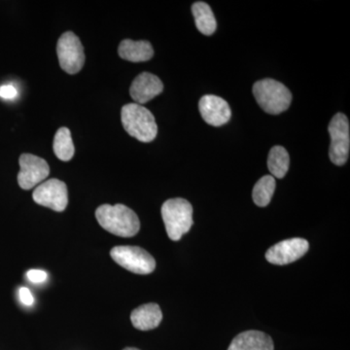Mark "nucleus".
Wrapping results in <instances>:
<instances>
[{
    "label": "nucleus",
    "instance_id": "obj_1",
    "mask_svg": "<svg viewBox=\"0 0 350 350\" xmlns=\"http://www.w3.org/2000/svg\"><path fill=\"white\" fill-rule=\"evenodd\" d=\"M96 218L105 231L121 238H133L139 232L137 214L124 204H103L96 209Z\"/></svg>",
    "mask_w": 350,
    "mask_h": 350
},
{
    "label": "nucleus",
    "instance_id": "obj_2",
    "mask_svg": "<svg viewBox=\"0 0 350 350\" xmlns=\"http://www.w3.org/2000/svg\"><path fill=\"white\" fill-rule=\"evenodd\" d=\"M121 120L124 129L131 137L139 142H151L158 133L155 117L144 105L129 103L121 110Z\"/></svg>",
    "mask_w": 350,
    "mask_h": 350
},
{
    "label": "nucleus",
    "instance_id": "obj_3",
    "mask_svg": "<svg viewBox=\"0 0 350 350\" xmlns=\"http://www.w3.org/2000/svg\"><path fill=\"white\" fill-rule=\"evenodd\" d=\"M252 91L259 107L269 114H280L286 111L291 105V92L276 80L269 78L260 80L255 83Z\"/></svg>",
    "mask_w": 350,
    "mask_h": 350
},
{
    "label": "nucleus",
    "instance_id": "obj_4",
    "mask_svg": "<svg viewBox=\"0 0 350 350\" xmlns=\"http://www.w3.org/2000/svg\"><path fill=\"white\" fill-rule=\"evenodd\" d=\"M162 217L167 236L172 241H179L193 226V207L185 199L167 200L162 206Z\"/></svg>",
    "mask_w": 350,
    "mask_h": 350
},
{
    "label": "nucleus",
    "instance_id": "obj_5",
    "mask_svg": "<svg viewBox=\"0 0 350 350\" xmlns=\"http://www.w3.org/2000/svg\"><path fill=\"white\" fill-rule=\"evenodd\" d=\"M110 256L120 266L137 275H149L156 268L155 259L138 246H115Z\"/></svg>",
    "mask_w": 350,
    "mask_h": 350
},
{
    "label": "nucleus",
    "instance_id": "obj_6",
    "mask_svg": "<svg viewBox=\"0 0 350 350\" xmlns=\"http://www.w3.org/2000/svg\"><path fill=\"white\" fill-rule=\"evenodd\" d=\"M331 144L329 157L331 162L337 165H344L349 160L350 148L349 121L342 113H337L331 120L328 126Z\"/></svg>",
    "mask_w": 350,
    "mask_h": 350
},
{
    "label": "nucleus",
    "instance_id": "obj_7",
    "mask_svg": "<svg viewBox=\"0 0 350 350\" xmlns=\"http://www.w3.org/2000/svg\"><path fill=\"white\" fill-rule=\"evenodd\" d=\"M59 66L68 75H76L85 64L84 47L72 31L64 32L57 45Z\"/></svg>",
    "mask_w": 350,
    "mask_h": 350
},
{
    "label": "nucleus",
    "instance_id": "obj_8",
    "mask_svg": "<svg viewBox=\"0 0 350 350\" xmlns=\"http://www.w3.org/2000/svg\"><path fill=\"white\" fill-rule=\"evenodd\" d=\"M32 199L40 206L62 213L66 211L68 204V187L59 179H49L33 191Z\"/></svg>",
    "mask_w": 350,
    "mask_h": 350
},
{
    "label": "nucleus",
    "instance_id": "obj_9",
    "mask_svg": "<svg viewBox=\"0 0 350 350\" xmlns=\"http://www.w3.org/2000/svg\"><path fill=\"white\" fill-rule=\"evenodd\" d=\"M19 163L21 170L18 174V183L24 190H31L49 176V165L40 157L23 154Z\"/></svg>",
    "mask_w": 350,
    "mask_h": 350
},
{
    "label": "nucleus",
    "instance_id": "obj_10",
    "mask_svg": "<svg viewBox=\"0 0 350 350\" xmlns=\"http://www.w3.org/2000/svg\"><path fill=\"white\" fill-rule=\"evenodd\" d=\"M308 250L310 244L305 239H289L271 246L267 251L266 259L271 264L284 266L300 259Z\"/></svg>",
    "mask_w": 350,
    "mask_h": 350
},
{
    "label": "nucleus",
    "instance_id": "obj_11",
    "mask_svg": "<svg viewBox=\"0 0 350 350\" xmlns=\"http://www.w3.org/2000/svg\"><path fill=\"white\" fill-rule=\"evenodd\" d=\"M199 109L202 119L211 126H223L231 119L232 111L229 103L213 94H206L200 98Z\"/></svg>",
    "mask_w": 350,
    "mask_h": 350
},
{
    "label": "nucleus",
    "instance_id": "obj_12",
    "mask_svg": "<svg viewBox=\"0 0 350 350\" xmlns=\"http://www.w3.org/2000/svg\"><path fill=\"white\" fill-rule=\"evenodd\" d=\"M163 82L160 78L149 72H144L133 80L130 89L131 98L135 103L142 105L162 93Z\"/></svg>",
    "mask_w": 350,
    "mask_h": 350
},
{
    "label": "nucleus",
    "instance_id": "obj_13",
    "mask_svg": "<svg viewBox=\"0 0 350 350\" xmlns=\"http://www.w3.org/2000/svg\"><path fill=\"white\" fill-rule=\"evenodd\" d=\"M228 350H275V345L264 332L250 330L239 334Z\"/></svg>",
    "mask_w": 350,
    "mask_h": 350
},
{
    "label": "nucleus",
    "instance_id": "obj_14",
    "mask_svg": "<svg viewBox=\"0 0 350 350\" xmlns=\"http://www.w3.org/2000/svg\"><path fill=\"white\" fill-rule=\"evenodd\" d=\"M162 319V310L159 305L154 303L138 306L131 314V323L140 331L153 330L160 325Z\"/></svg>",
    "mask_w": 350,
    "mask_h": 350
},
{
    "label": "nucleus",
    "instance_id": "obj_15",
    "mask_svg": "<svg viewBox=\"0 0 350 350\" xmlns=\"http://www.w3.org/2000/svg\"><path fill=\"white\" fill-rule=\"evenodd\" d=\"M118 53L122 59L133 63L147 62L154 56L153 47L150 42L145 40L133 41L125 39L120 43Z\"/></svg>",
    "mask_w": 350,
    "mask_h": 350
},
{
    "label": "nucleus",
    "instance_id": "obj_16",
    "mask_svg": "<svg viewBox=\"0 0 350 350\" xmlns=\"http://www.w3.org/2000/svg\"><path fill=\"white\" fill-rule=\"evenodd\" d=\"M192 12L198 31L204 36H211L215 32L217 24L208 4L202 1L195 2L192 6Z\"/></svg>",
    "mask_w": 350,
    "mask_h": 350
},
{
    "label": "nucleus",
    "instance_id": "obj_17",
    "mask_svg": "<svg viewBox=\"0 0 350 350\" xmlns=\"http://www.w3.org/2000/svg\"><path fill=\"white\" fill-rule=\"evenodd\" d=\"M53 148H54L55 155L63 162H68L75 156V148L71 133L66 126L59 129L55 135Z\"/></svg>",
    "mask_w": 350,
    "mask_h": 350
},
{
    "label": "nucleus",
    "instance_id": "obj_18",
    "mask_svg": "<svg viewBox=\"0 0 350 350\" xmlns=\"http://www.w3.org/2000/svg\"><path fill=\"white\" fill-rule=\"evenodd\" d=\"M289 154L284 147L275 146L271 149L268 157V167L273 177L283 178L289 170Z\"/></svg>",
    "mask_w": 350,
    "mask_h": 350
},
{
    "label": "nucleus",
    "instance_id": "obj_19",
    "mask_svg": "<svg viewBox=\"0 0 350 350\" xmlns=\"http://www.w3.org/2000/svg\"><path fill=\"white\" fill-rule=\"evenodd\" d=\"M275 179L271 175H265L255 184L252 198L255 204L260 207L268 206L275 190Z\"/></svg>",
    "mask_w": 350,
    "mask_h": 350
},
{
    "label": "nucleus",
    "instance_id": "obj_20",
    "mask_svg": "<svg viewBox=\"0 0 350 350\" xmlns=\"http://www.w3.org/2000/svg\"><path fill=\"white\" fill-rule=\"evenodd\" d=\"M27 276L32 283H42L48 278L47 273L42 269H29L27 273Z\"/></svg>",
    "mask_w": 350,
    "mask_h": 350
},
{
    "label": "nucleus",
    "instance_id": "obj_21",
    "mask_svg": "<svg viewBox=\"0 0 350 350\" xmlns=\"http://www.w3.org/2000/svg\"><path fill=\"white\" fill-rule=\"evenodd\" d=\"M17 96V89L13 85H3L0 87V98L4 100H14Z\"/></svg>",
    "mask_w": 350,
    "mask_h": 350
},
{
    "label": "nucleus",
    "instance_id": "obj_22",
    "mask_svg": "<svg viewBox=\"0 0 350 350\" xmlns=\"http://www.w3.org/2000/svg\"><path fill=\"white\" fill-rule=\"evenodd\" d=\"M20 300L25 306H32L34 303V298L32 296L31 292L27 288L22 287L19 290Z\"/></svg>",
    "mask_w": 350,
    "mask_h": 350
},
{
    "label": "nucleus",
    "instance_id": "obj_23",
    "mask_svg": "<svg viewBox=\"0 0 350 350\" xmlns=\"http://www.w3.org/2000/svg\"><path fill=\"white\" fill-rule=\"evenodd\" d=\"M123 350H139V349H135V347H126V349H123Z\"/></svg>",
    "mask_w": 350,
    "mask_h": 350
}]
</instances>
